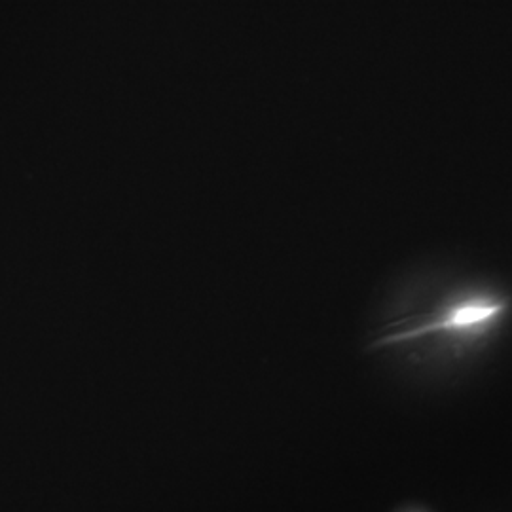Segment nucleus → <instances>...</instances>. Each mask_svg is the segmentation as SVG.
Returning a JSON list of instances; mask_svg holds the SVG:
<instances>
[{
	"label": "nucleus",
	"mask_w": 512,
	"mask_h": 512,
	"mask_svg": "<svg viewBox=\"0 0 512 512\" xmlns=\"http://www.w3.org/2000/svg\"><path fill=\"white\" fill-rule=\"evenodd\" d=\"M497 308L495 306H482V304H469V306H461L459 310L452 313L450 317V325H456V327H465V325H473L478 321H484L488 319L490 315H494Z\"/></svg>",
	"instance_id": "1"
}]
</instances>
